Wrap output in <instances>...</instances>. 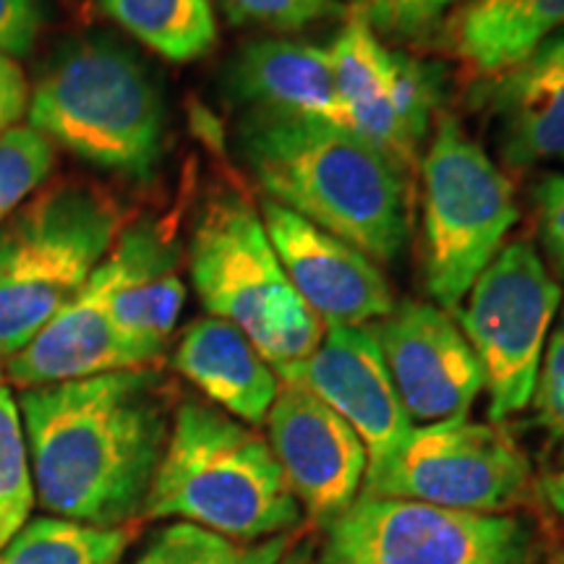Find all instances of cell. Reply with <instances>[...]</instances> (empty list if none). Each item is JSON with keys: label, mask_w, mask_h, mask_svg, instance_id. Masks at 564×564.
<instances>
[{"label": "cell", "mask_w": 564, "mask_h": 564, "mask_svg": "<svg viewBox=\"0 0 564 564\" xmlns=\"http://www.w3.org/2000/svg\"><path fill=\"white\" fill-rule=\"evenodd\" d=\"M34 502L53 518L121 528L144 514L173 423L171 384L152 366L19 394Z\"/></svg>", "instance_id": "1"}, {"label": "cell", "mask_w": 564, "mask_h": 564, "mask_svg": "<svg viewBox=\"0 0 564 564\" xmlns=\"http://www.w3.org/2000/svg\"><path fill=\"white\" fill-rule=\"evenodd\" d=\"M238 154L280 207L392 264L411 236L408 181L371 144L340 126L243 112Z\"/></svg>", "instance_id": "2"}, {"label": "cell", "mask_w": 564, "mask_h": 564, "mask_svg": "<svg viewBox=\"0 0 564 564\" xmlns=\"http://www.w3.org/2000/svg\"><path fill=\"white\" fill-rule=\"evenodd\" d=\"M30 126L87 165L129 181L158 173L167 105L158 76L108 34L63 42L30 91Z\"/></svg>", "instance_id": "3"}, {"label": "cell", "mask_w": 564, "mask_h": 564, "mask_svg": "<svg viewBox=\"0 0 564 564\" xmlns=\"http://www.w3.org/2000/svg\"><path fill=\"white\" fill-rule=\"evenodd\" d=\"M141 518H173L236 541L288 535L301 505L270 442L204 400H183Z\"/></svg>", "instance_id": "4"}, {"label": "cell", "mask_w": 564, "mask_h": 564, "mask_svg": "<svg viewBox=\"0 0 564 564\" xmlns=\"http://www.w3.org/2000/svg\"><path fill=\"white\" fill-rule=\"evenodd\" d=\"M123 230L118 202L87 181H47L0 225V364L87 285Z\"/></svg>", "instance_id": "5"}, {"label": "cell", "mask_w": 564, "mask_h": 564, "mask_svg": "<svg viewBox=\"0 0 564 564\" xmlns=\"http://www.w3.org/2000/svg\"><path fill=\"white\" fill-rule=\"evenodd\" d=\"M188 272L209 316L236 324L274 371L319 348L327 327L295 293L262 215L238 192L204 204L188 243Z\"/></svg>", "instance_id": "6"}, {"label": "cell", "mask_w": 564, "mask_h": 564, "mask_svg": "<svg viewBox=\"0 0 564 564\" xmlns=\"http://www.w3.org/2000/svg\"><path fill=\"white\" fill-rule=\"evenodd\" d=\"M423 274L436 306L455 308L505 246L520 209L512 181L453 116L423 158Z\"/></svg>", "instance_id": "7"}, {"label": "cell", "mask_w": 564, "mask_h": 564, "mask_svg": "<svg viewBox=\"0 0 564 564\" xmlns=\"http://www.w3.org/2000/svg\"><path fill=\"white\" fill-rule=\"evenodd\" d=\"M465 299L457 319L484 369L491 421L499 423L531 405L554 316L562 308V285L533 243L514 241L499 249Z\"/></svg>", "instance_id": "8"}, {"label": "cell", "mask_w": 564, "mask_h": 564, "mask_svg": "<svg viewBox=\"0 0 564 564\" xmlns=\"http://www.w3.org/2000/svg\"><path fill=\"white\" fill-rule=\"evenodd\" d=\"M533 533L502 512L361 497L327 523L324 564H531Z\"/></svg>", "instance_id": "9"}, {"label": "cell", "mask_w": 564, "mask_h": 564, "mask_svg": "<svg viewBox=\"0 0 564 564\" xmlns=\"http://www.w3.org/2000/svg\"><path fill=\"white\" fill-rule=\"evenodd\" d=\"M528 481L531 460L510 434L457 415L413 426L392 455L366 470L361 494L499 512L523 497Z\"/></svg>", "instance_id": "10"}, {"label": "cell", "mask_w": 564, "mask_h": 564, "mask_svg": "<svg viewBox=\"0 0 564 564\" xmlns=\"http://www.w3.org/2000/svg\"><path fill=\"white\" fill-rule=\"evenodd\" d=\"M371 333L408 419L423 426L468 415L484 392V369L460 324L442 306L394 303Z\"/></svg>", "instance_id": "11"}, {"label": "cell", "mask_w": 564, "mask_h": 564, "mask_svg": "<svg viewBox=\"0 0 564 564\" xmlns=\"http://www.w3.org/2000/svg\"><path fill=\"white\" fill-rule=\"evenodd\" d=\"M267 442L299 505L335 520L364 489L369 453L358 434L312 392L282 384L267 413Z\"/></svg>", "instance_id": "12"}, {"label": "cell", "mask_w": 564, "mask_h": 564, "mask_svg": "<svg viewBox=\"0 0 564 564\" xmlns=\"http://www.w3.org/2000/svg\"><path fill=\"white\" fill-rule=\"evenodd\" d=\"M278 377L333 408L364 442L369 468L392 455L415 426L394 392L371 327H327L319 348L278 369Z\"/></svg>", "instance_id": "13"}, {"label": "cell", "mask_w": 564, "mask_h": 564, "mask_svg": "<svg viewBox=\"0 0 564 564\" xmlns=\"http://www.w3.org/2000/svg\"><path fill=\"white\" fill-rule=\"evenodd\" d=\"M262 220L282 270L324 327H373L394 308L377 262L270 199Z\"/></svg>", "instance_id": "14"}, {"label": "cell", "mask_w": 564, "mask_h": 564, "mask_svg": "<svg viewBox=\"0 0 564 564\" xmlns=\"http://www.w3.org/2000/svg\"><path fill=\"white\" fill-rule=\"evenodd\" d=\"M141 366L152 364L112 324L108 280L97 267L87 285L32 337V343L3 364V377L24 392Z\"/></svg>", "instance_id": "15"}, {"label": "cell", "mask_w": 564, "mask_h": 564, "mask_svg": "<svg viewBox=\"0 0 564 564\" xmlns=\"http://www.w3.org/2000/svg\"><path fill=\"white\" fill-rule=\"evenodd\" d=\"M178 262V243L158 223L123 228L100 262L110 319L150 364L165 352L186 303Z\"/></svg>", "instance_id": "16"}, {"label": "cell", "mask_w": 564, "mask_h": 564, "mask_svg": "<svg viewBox=\"0 0 564 564\" xmlns=\"http://www.w3.org/2000/svg\"><path fill=\"white\" fill-rule=\"evenodd\" d=\"M223 89L246 112L348 129L327 47L312 42L285 37L246 42L223 70Z\"/></svg>", "instance_id": "17"}, {"label": "cell", "mask_w": 564, "mask_h": 564, "mask_svg": "<svg viewBox=\"0 0 564 564\" xmlns=\"http://www.w3.org/2000/svg\"><path fill=\"white\" fill-rule=\"evenodd\" d=\"M489 116L505 165L525 171L564 158V30L494 76Z\"/></svg>", "instance_id": "18"}, {"label": "cell", "mask_w": 564, "mask_h": 564, "mask_svg": "<svg viewBox=\"0 0 564 564\" xmlns=\"http://www.w3.org/2000/svg\"><path fill=\"white\" fill-rule=\"evenodd\" d=\"M173 366L212 405L259 426L280 392V377L236 324L202 316L181 335Z\"/></svg>", "instance_id": "19"}, {"label": "cell", "mask_w": 564, "mask_h": 564, "mask_svg": "<svg viewBox=\"0 0 564 564\" xmlns=\"http://www.w3.org/2000/svg\"><path fill=\"white\" fill-rule=\"evenodd\" d=\"M327 53L343 108L348 112V129L390 160L408 181L419 160V150L405 137L392 105L394 51L384 45L364 13L356 9Z\"/></svg>", "instance_id": "20"}, {"label": "cell", "mask_w": 564, "mask_h": 564, "mask_svg": "<svg viewBox=\"0 0 564 564\" xmlns=\"http://www.w3.org/2000/svg\"><path fill=\"white\" fill-rule=\"evenodd\" d=\"M564 30V0H468L447 26L465 66L499 76Z\"/></svg>", "instance_id": "21"}, {"label": "cell", "mask_w": 564, "mask_h": 564, "mask_svg": "<svg viewBox=\"0 0 564 564\" xmlns=\"http://www.w3.org/2000/svg\"><path fill=\"white\" fill-rule=\"evenodd\" d=\"M100 11L126 34L173 63H194L217 42L209 0H97Z\"/></svg>", "instance_id": "22"}, {"label": "cell", "mask_w": 564, "mask_h": 564, "mask_svg": "<svg viewBox=\"0 0 564 564\" xmlns=\"http://www.w3.org/2000/svg\"><path fill=\"white\" fill-rule=\"evenodd\" d=\"M133 535L131 525L97 528L34 518L0 546V564H121Z\"/></svg>", "instance_id": "23"}, {"label": "cell", "mask_w": 564, "mask_h": 564, "mask_svg": "<svg viewBox=\"0 0 564 564\" xmlns=\"http://www.w3.org/2000/svg\"><path fill=\"white\" fill-rule=\"evenodd\" d=\"M288 552V535L236 541L192 523H171L154 535L133 564H278Z\"/></svg>", "instance_id": "24"}, {"label": "cell", "mask_w": 564, "mask_h": 564, "mask_svg": "<svg viewBox=\"0 0 564 564\" xmlns=\"http://www.w3.org/2000/svg\"><path fill=\"white\" fill-rule=\"evenodd\" d=\"M34 486L19 400L0 371V546L30 520Z\"/></svg>", "instance_id": "25"}, {"label": "cell", "mask_w": 564, "mask_h": 564, "mask_svg": "<svg viewBox=\"0 0 564 564\" xmlns=\"http://www.w3.org/2000/svg\"><path fill=\"white\" fill-rule=\"evenodd\" d=\"M58 147L32 126L0 133V225L51 181Z\"/></svg>", "instance_id": "26"}, {"label": "cell", "mask_w": 564, "mask_h": 564, "mask_svg": "<svg viewBox=\"0 0 564 564\" xmlns=\"http://www.w3.org/2000/svg\"><path fill=\"white\" fill-rule=\"evenodd\" d=\"M442 82L444 74L440 66L415 58V55H408L403 51H394L392 105L405 137L411 139L415 150H421V141L426 139L432 118L440 110V102L444 97Z\"/></svg>", "instance_id": "27"}, {"label": "cell", "mask_w": 564, "mask_h": 564, "mask_svg": "<svg viewBox=\"0 0 564 564\" xmlns=\"http://www.w3.org/2000/svg\"><path fill=\"white\" fill-rule=\"evenodd\" d=\"M230 24L270 32H299L316 21L343 17L337 0H220Z\"/></svg>", "instance_id": "28"}, {"label": "cell", "mask_w": 564, "mask_h": 564, "mask_svg": "<svg viewBox=\"0 0 564 564\" xmlns=\"http://www.w3.org/2000/svg\"><path fill=\"white\" fill-rule=\"evenodd\" d=\"M455 0H364L358 11L379 37L423 40L442 24Z\"/></svg>", "instance_id": "29"}, {"label": "cell", "mask_w": 564, "mask_h": 564, "mask_svg": "<svg viewBox=\"0 0 564 564\" xmlns=\"http://www.w3.org/2000/svg\"><path fill=\"white\" fill-rule=\"evenodd\" d=\"M531 403L541 432L564 455V303L541 358Z\"/></svg>", "instance_id": "30"}, {"label": "cell", "mask_w": 564, "mask_h": 564, "mask_svg": "<svg viewBox=\"0 0 564 564\" xmlns=\"http://www.w3.org/2000/svg\"><path fill=\"white\" fill-rule=\"evenodd\" d=\"M533 204L541 243L564 280V173L541 175L533 186Z\"/></svg>", "instance_id": "31"}, {"label": "cell", "mask_w": 564, "mask_h": 564, "mask_svg": "<svg viewBox=\"0 0 564 564\" xmlns=\"http://www.w3.org/2000/svg\"><path fill=\"white\" fill-rule=\"evenodd\" d=\"M42 26L40 0H0V53L30 55Z\"/></svg>", "instance_id": "32"}, {"label": "cell", "mask_w": 564, "mask_h": 564, "mask_svg": "<svg viewBox=\"0 0 564 564\" xmlns=\"http://www.w3.org/2000/svg\"><path fill=\"white\" fill-rule=\"evenodd\" d=\"M30 82L13 55L0 53V133L19 126L30 108Z\"/></svg>", "instance_id": "33"}, {"label": "cell", "mask_w": 564, "mask_h": 564, "mask_svg": "<svg viewBox=\"0 0 564 564\" xmlns=\"http://www.w3.org/2000/svg\"><path fill=\"white\" fill-rule=\"evenodd\" d=\"M544 494H546L549 505H552L554 510L564 518V470H556V474L546 478Z\"/></svg>", "instance_id": "34"}, {"label": "cell", "mask_w": 564, "mask_h": 564, "mask_svg": "<svg viewBox=\"0 0 564 564\" xmlns=\"http://www.w3.org/2000/svg\"><path fill=\"white\" fill-rule=\"evenodd\" d=\"M278 564H312V546L291 549Z\"/></svg>", "instance_id": "35"}, {"label": "cell", "mask_w": 564, "mask_h": 564, "mask_svg": "<svg viewBox=\"0 0 564 564\" xmlns=\"http://www.w3.org/2000/svg\"><path fill=\"white\" fill-rule=\"evenodd\" d=\"M364 3V0H356V6H361Z\"/></svg>", "instance_id": "36"}]
</instances>
